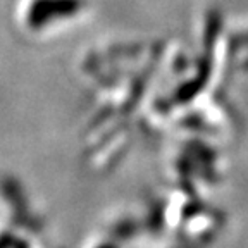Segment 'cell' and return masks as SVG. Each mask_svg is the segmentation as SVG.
Returning <instances> with one entry per match:
<instances>
[{
  "label": "cell",
  "instance_id": "1",
  "mask_svg": "<svg viewBox=\"0 0 248 248\" xmlns=\"http://www.w3.org/2000/svg\"><path fill=\"white\" fill-rule=\"evenodd\" d=\"M74 5V0H36L31 7V17L33 23H46L59 16H67Z\"/></svg>",
  "mask_w": 248,
  "mask_h": 248
}]
</instances>
